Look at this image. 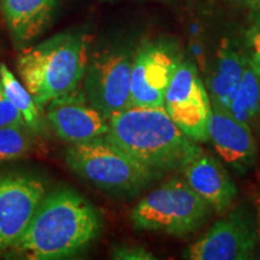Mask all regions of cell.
Here are the masks:
<instances>
[{
  "label": "cell",
  "instance_id": "5",
  "mask_svg": "<svg viewBox=\"0 0 260 260\" xmlns=\"http://www.w3.org/2000/svg\"><path fill=\"white\" fill-rule=\"evenodd\" d=\"M211 207L186 180L174 178L140 200L130 214L138 230L184 236L206 222Z\"/></svg>",
  "mask_w": 260,
  "mask_h": 260
},
{
  "label": "cell",
  "instance_id": "11",
  "mask_svg": "<svg viewBox=\"0 0 260 260\" xmlns=\"http://www.w3.org/2000/svg\"><path fill=\"white\" fill-rule=\"evenodd\" d=\"M47 119L57 135L70 145L102 138L109 130V118L77 89L52 100L47 105Z\"/></svg>",
  "mask_w": 260,
  "mask_h": 260
},
{
  "label": "cell",
  "instance_id": "16",
  "mask_svg": "<svg viewBox=\"0 0 260 260\" xmlns=\"http://www.w3.org/2000/svg\"><path fill=\"white\" fill-rule=\"evenodd\" d=\"M228 112L247 124L260 113V75L249 63V59L247 60L241 82L229 104Z\"/></svg>",
  "mask_w": 260,
  "mask_h": 260
},
{
  "label": "cell",
  "instance_id": "13",
  "mask_svg": "<svg viewBox=\"0 0 260 260\" xmlns=\"http://www.w3.org/2000/svg\"><path fill=\"white\" fill-rule=\"evenodd\" d=\"M184 180L217 213H225L235 201V182L222 162L201 152L183 169Z\"/></svg>",
  "mask_w": 260,
  "mask_h": 260
},
{
  "label": "cell",
  "instance_id": "15",
  "mask_svg": "<svg viewBox=\"0 0 260 260\" xmlns=\"http://www.w3.org/2000/svg\"><path fill=\"white\" fill-rule=\"evenodd\" d=\"M247 60L248 57L237 52L226 40L220 42L216 64L209 77L211 105L228 111L229 104L241 82Z\"/></svg>",
  "mask_w": 260,
  "mask_h": 260
},
{
  "label": "cell",
  "instance_id": "4",
  "mask_svg": "<svg viewBox=\"0 0 260 260\" xmlns=\"http://www.w3.org/2000/svg\"><path fill=\"white\" fill-rule=\"evenodd\" d=\"M71 170L100 189L112 194H136L159 176L102 136L71 145L65 152Z\"/></svg>",
  "mask_w": 260,
  "mask_h": 260
},
{
  "label": "cell",
  "instance_id": "21",
  "mask_svg": "<svg viewBox=\"0 0 260 260\" xmlns=\"http://www.w3.org/2000/svg\"><path fill=\"white\" fill-rule=\"evenodd\" d=\"M247 42L249 48V63L260 75V27H254L247 34Z\"/></svg>",
  "mask_w": 260,
  "mask_h": 260
},
{
  "label": "cell",
  "instance_id": "7",
  "mask_svg": "<svg viewBox=\"0 0 260 260\" xmlns=\"http://www.w3.org/2000/svg\"><path fill=\"white\" fill-rule=\"evenodd\" d=\"M164 109L176 125L195 142L209 140L212 105L197 68L182 61L164 96Z\"/></svg>",
  "mask_w": 260,
  "mask_h": 260
},
{
  "label": "cell",
  "instance_id": "18",
  "mask_svg": "<svg viewBox=\"0 0 260 260\" xmlns=\"http://www.w3.org/2000/svg\"><path fill=\"white\" fill-rule=\"evenodd\" d=\"M34 133L27 125H9L0 128V161L23 157L32 148Z\"/></svg>",
  "mask_w": 260,
  "mask_h": 260
},
{
  "label": "cell",
  "instance_id": "6",
  "mask_svg": "<svg viewBox=\"0 0 260 260\" xmlns=\"http://www.w3.org/2000/svg\"><path fill=\"white\" fill-rule=\"evenodd\" d=\"M132 50L112 47L90 57L84 75V95L107 118L132 107Z\"/></svg>",
  "mask_w": 260,
  "mask_h": 260
},
{
  "label": "cell",
  "instance_id": "23",
  "mask_svg": "<svg viewBox=\"0 0 260 260\" xmlns=\"http://www.w3.org/2000/svg\"><path fill=\"white\" fill-rule=\"evenodd\" d=\"M253 11H260V0H243Z\"/></svg>",
  "mask_w": 260,
  "mask_h": 260
},
{
  "label": "cell",
  "instance_id": "19",
  "mask_svg": "<svg viewBox=\"0 0 260 260\" xmlns=\"http://www.w3.org/2000/svg\"><path fill=\"white\" fill-rule=\"evenodd\" d=\"M9 125H25L23 117L9 99L0 82V128Z\"/></svg>",
  "mask_w": 260,
  "mask_h": 260
},
{
  "label": "cell",
  "instance_id": "17",
  "mask_svg": "<svg viewBox=\"0 0 260 260\" xmlns=\"http://www.w3.org/2000/svg\"><path fill=\"white\" fill-rule=\"evenodd\" d=\"M0 82L3 84L4 92L12 104L18 110L25 125L34 134H40L44 130L40 107L32 99L31 94L28 92L25 86L16 79L15 75L9 70L5 64H0Z\"/></svg>",
  "mask_w": 260,
  "mask_h": 260
},
{
  "label": "cell",
  "instance_id": "1",
  "mask_svg": "<svg viewBox=\"0 0 260 260\" xmlns=\"http://www.w3.org/2000/svg\"><path fill=\"white\" fill-rule=\"evenodd\" d=\"M100 230L102 218L95 207L82 195L64 188L45 195L10 251L29 260L68 258L89 246Z\"/></svg>",
  "mask_w": 260,
  "mask_h": 260
},
{
  "label": "cell",
  "instance_id": "14",
  "mask_svg": "<svg viewBox=\"0 0 260 260\" xmlns=\"http://www.w3.org/2000/svg\"><path fill=\"white\" fill-rule=\"evenodd\" d=\"M60 0H0V12L15 44L25 48L50 27Z\"/></svg>",
  "mask_w": 260,
  "mask_h": 260
},
{
  "label": "cell",
  "instance_id": "3",
  "mask_svg": "<svg viewBox=\"0 0 260 260\" xmlns=\"http://www.w3.org/2000/svg\"><path fill=\"white\" fill-rule=\"evenodd\" d=\"M89 48L88 35L80 32H60L23 48L17 70L40 109L79 88L88 68Z\"/></svg>",
  "mask_w": 260,
  "mask_h": 260
},
{
  "label": "cell",
  "instance_id": "12",
  "mask_svg": "<svg viewBox=\"0 0 260 260\" xmlns=\"http://www.w3.org/2000/svg\"><path fill=\"white\" fill-rule=\"evenodd\" d=\"M209 140L220 159L237 174H246L255 162L256 145L249 124L212 106Z\"/></svg>",
  "mask_w": 260,
  "mask_h": 260
},
{
  "label": "cell",
  "instance_id": "8",
  "mask_svg": "<svg viewBox=\"0 0 260 260\" xmlns=\"http://www.w3.org/2000/svg\"><path fill=\"white\" fill-rule=\"evenodd\" d=\"M183 61L172 42H144L135 52L132 70V105L164 107V96Z\"/></svg>",
  "mask_w": 260,
  "mask_h": 260
},
{
  "label": "cell",
  "instance_id": "9",
  "mask_svg": "<svg viewBox=\"0 0 260 260\" xmlns=\"http://www.w3.org/2000/svg\"><path fill=\"white\" fill-rule=\"evenodd\" d=\"M258 235L253 219L237 209L219 219L183 252L189 260H248L254 255Z\"/></svg>",
  "mask_w": 260,
  "mask_h": 260
},
{
  "label": "cell",
  "instance_id": "10",
  "mask_svg": "<svg viewBox=\"0 0 260 260\" xmlns=\"http://www.w3.org/2000/svg\"><path fill=\"white\" fill-rule=\"evenodd\" d=\"M45 195L46 184L37 176L0 177V254L10 251L25 232Z\"/></svg>",
  "mask_w": 260,
  "mask_h": 260
},
{
  "label": "cell",
  "instance_id": "2",
  "mask_svg": "<svg viewBox=\"0 0 260 260\" xmlns=\"http://www.w3.org/2000/svg\"><path fill=\"white\" fill-rule=\"evenodd\" d=\"M107 141L152 170L183 169L201 147L188 138L164 107L132 106L109 117Z\"/></svg>",
  "mask_w": 260,
  "mask_h": 260
},
{
  "label": "cell",
  "instance_id": "22",
  "mask_svg": "<svg viewBox=\"0 0 260 260\" xmlns=\"http://www.w3.org/2000/svg\"><path fill=\"white\" fill-rule=\"evenodd\" d=\"M256 223H255V228H256V235H258V242L260 243V199L256 203Z\"/></svg>",
  "mask_w": 260,
  "mask_h": 260
},
{
  "label": "cell",
  "instance_id": "20",
  "mask_svg": "<svg viewBox=\"0 0 260 260\" xmlns=\"http://www.w3.org/2000/svg\"><path fill=\"white\" fill-rule=\"evenodd\" d=\"M112 258L117 260H153L155 256L145 247L133 245L115 246L111 253Z\"/></svg>",
  "mask_w": 260,
  "mask_h": 260
}]
</instances>
